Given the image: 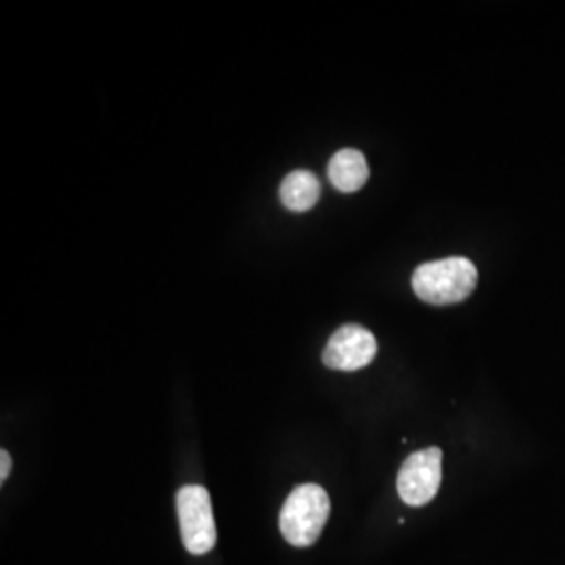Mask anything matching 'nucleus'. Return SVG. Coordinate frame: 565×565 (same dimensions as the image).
<instances>
[{
    "label": "nucleus",
    "instance_id": "6e6552de",
    "mask_svg": "<svg viewBox=\"0 0 565 565\" xmlns=\"http://www.w3.org/2000/svg\"><path fill=\"white\" fill-rule=\"evenodd\" d=\"M11 473V455L7 450H0V484L7 482Z\"/></svg>",
    "mask_w": 565,
    "mask_h": 565
},
{
    "label": "nucleus",
    "instance_id": "423d86ee",
    "mask_svg": "<svg viewBox=\"0 0 565 565\" xmlns=\"http://www.w3.org/2000/svg\"><path fill=\"white\" fill-rule=\"evenodd\" d=\"M327 177L342 193H356L369 181V166L363 153L356 149L338 151L327 166Z\"/></svg>",
    "mask_w": 565,
    "mask_h": 565
},
{
    "label": "nucleus",
    "instance_id": "f257e3e1",
    "mask_svg": "<svg viewBox=\"0 0 565 565\" xmlns=\"http://www.w3.org/2000/svg\"><path fill=\"white\" fill-rule=\"evenodd\" d=\"M413 291L419 300L448 306L467 300L478 285V268L467 258H445L422 264L413 273Z\"/></svg>",
    "mask_w": 565,
    "mask_h": 565
},
{
    "label": "nucleus",
    "instance_id": "39448f33",
    "mask_svg": "<svg viewBox=\"0 0 565 565\" xmlns=\"http://www.w3.org/2000/svg\"><path fill=\"white\" fill-rule=\"evenodd\" d=\"M377 356L375 335L361 324H343L323 350V363L335 371H359Z\"/></svg>",
    "mask_w": 565,
    "mask_h": 565
},
{
    "label": "nucleus",
    "instance_id": "0eeeda50",
    "mask_svg": "<svg viewBox=\"0 0 565 565\" xmlns=\"http://www.w3.org/2000/svg\"><path fill=\"white\" fill-rule=\"evenodd\" d=\"M281 202L291 212H308L321 198V182L308 170H294L281 182Z\"/></svg>",
    "mask_w": 565,
    "mask_h": 565
},
{
    "label": "nucleus",
    "instance_id": "20e7f679",
    "mask_svg": "<svg viewBox=\"0 0 565 565\" xmlns=\"http://www.w3.org/2000/svg\"><path fill=\"white\" fill-rule=\"evenodd\" d=\"M443 484V450L429 446L413 452L398 473V494L406 505L424 507L434 501Z\"/></svg>",
    "mask_w": 565,
    "mask_h": 565
},
{
    "label": "nucleus",
    "instance_id": "f03ea898",
    "mask_svg": "<svg viewBox=\"0 0 565 565\" xmlns=\"http://www.w3.org/2000/svg\"><path fill=\"white\" fill-rule=\"evenodd\" d=\"M331 501L319 484H302L291 490L281 509L282 539L294 546H312L329 520Z\"/></svg>",
    "mask_w": 565,
    "mask_h": 565
},
{
    "label": "nucleus",
    "instance_id": "7ed1b4c3",
    "mask_svg": "<svg viewBox=\"0 0 565 565\" xmlns=\"http://www.w3.org/2000/svg\"><path fill=\"white\" fill-rule=\"evenodd\" d=\"M177 511L186 551L193 555L210 553L216 545V522L210 492L203 486H182L177 492Z\"/></svg>",
    "mask_w": 565,
    "mask_h": 565
}]
</instances>
